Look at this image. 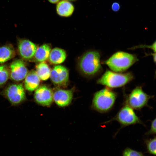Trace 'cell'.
<instances>
[{
    "label": "cell",
    "instance_id": "obj_4",
    "mask_svg": "<svg viewBox=\"0 0 156 156\" xmlns=\"http://www.w3.org/2000/svg\"><path fill=\"white\" fill-rule=\"evenodd\" d=\"M134 79L131 73H120L107 70L97 81V83L109 88L120 87L132 81Z\"/></svg>",
    "mask_w": 156,
    "mask_h": 156
},
{
    "label": "cell",
    "instance_id": "obj_22",
    "mask_svg": "<svg viewBox=\"0 0 156 156\" xmlns=\"http://www.w3.org/2000/svg\"><path fill=\"white\" fill-rule=\"evenodd\" d=\"M148 49L152 50L154 53H156V40L150 45L141 44L135 46L133 49Z\"/></svg>",
    "mask_w": 156,
    "mask_h": 156
},
{
    "label": "cell",
    "instance_id": "obj_15",
    "mask_svg": "<svg viewBox=\"0 0 156 156\" xmlns=\"http://www.w3.org/2000/svg\"><path fill=\"white\" fill-rule=\"evenodd\" d=\"M66 57V53L64 50L56 47L51 50L49 58L51 63L59 64L64 62Z\"/></svg>",
    "mask_w": 156,
    "mask_h": 156
},
{
    "label": "cell",
    "instance_id": "obj_2",
    "mask_svg": "<svg viewBox=\"0 0 156 156\" xmlns=\"http://www.w3.org/2000/svg\"><path fill=\"white\" fill-rule=\"evenodd\" d=\"M117 95L115 92L107 87L97 91L93 95L91 108L100 113L107 112L113 107Z\"/></svg>",
    "mask_w": 156,
    "mask_h": 156
},
{
    "label": "cell",
    "instance_id": "obj_3",
    "mask_svg": "<svg viewBox=\"0 0 156 156\" xmlns=\"http://www.w3.org/2000/svg\"><path fill=\"white\" fill-rule=\"evenodd\" d=\"M138 60L135 55L120 51L113 54L105 63L112 71L122 72L127 70Z\"/></svg>",
    "mask_w": 156,
    "mask_h": 156
},
{
    "label": "cell",
    "instance_id": "obj_12",
    "mask_svg": "<svg viewBox=\"0 0 156 156\" xmlns=\"http://www.w3.org/2000/svg\"><path fill=\"white\" fill-rule=\"evenodd\" d=\"M73 94L71 90L57 89L53 93V100L58 106L65 107L71 103Z\"/></svg>",
    "mask_w": 156,
    "mask_h": 156
},
{
    "label": "cell",
    "instance_id": "obj_16",
    "mask_svg": "<svg viewBox=\"0 0 156 156\" xmlns=\"http://www.w3.org/2000/svg\"><path fill=\"white\" fill-rule=\"evenodd\" d=\"M51 50L50 46L47 44H44L37 48L34 57L37 61L43 62L49 57Z\"/></svg>",
    "mask_w": 156,
    "mask_h": 156
},
{
    "label": "cell",
    "instance_id": "obj_24",
    "mask_svg": "<svg viewBox=\"0 0 156 156\" xmlns=\"http://www.w3.org/2000/svg\"><path fill=\"white\" fill-rule=\"evenodd\" d=\"M111 8L112 10L114 12H117L120 9V6L119 3L117 2H115L112 5Z\"/></svg>",
    "mask_w": 156,
    "mask_h": 156
},
{
    "label": "cell",
    "instance_id": "obj_8",
    "mask_svg": "<svg viewBox=\"0 0 156 156\" xmlns=\"http://www.w3.org/2000/svg\"><path fill=\"white\" fill-rule=\"evenodd\" d=\"M10 77L15 81L18 82L25 79L28 73L24 62L20 59L13 61L10 66Z\"/></svg>",
    "mask_w": 156,
    "mask_h": 156
},
{
    "label": "cell",
    "instance_id": "obj_10",
    "mask_svg": "<svg viewBox=\"0 0 156 156\" xmlns=\"http://www.w3.org/2000/svg\"><path fill=\"white\" fill-rule=\"evenodd\" d=\"M35 90L34 94L35 101L43 106H50L53 100V92L51 89L43 85L38 87Z\"/></svg>",
    "mask_w": 156,
    "mask_h": 156
},
{
    "label": "cell",
    "instance_id": "obj_17",
    "mask_svg": "<svg viewBox=\"0 0 156 156\" xmlns=\"http://www.w3.org/2000/svg\"><path fill=\"white\" fill-rule=\"evenodd\" d=\"M15 50L11 45H6L0 47V64L3 63L14 57Z\"/></svg>",
    "mask_w": 156,
    "mask_h": 156
},
{
    "label": "cell",
    "instance_id": "obj_5",
    "mask_svg": "<svg viewBox=\"0 0 156 156\" xmlns=\"http://www.w3.org/2000/svg\"><path fill=\"white\" fill-rule=\"evenodd\" d=\"M153 97V96L145 93L141 86H138L133 89L127 96L125 103L133 109L140 110L144 107H149L148 101Z\"/></svg>",
    "mask_w": 156,
    "mask_h": 156
},
{
    "label": "cell",
    "instance_id": "obj_27",
    "mask_svg": "<svg viewBox=\"0 0 156 156\" xmlns=\"http://www.w3.org/2000/svg\"><path fill=\"white\" fill-rule=\"evenodd\" d=\"M69 1H75L77 0H65Z\"/></svg>",
    "mask_w": 156,
    "mask_h": 156
},
{
    "label": "cell",
    "instance_id": "obj_18",
    "mask_svg": "<svg viewBox=\"0 0 156 156\" xmlns=\"http://www.w3.org/2000/svg\"><path fill=\"white\" fill-rule=\"evenodd\" d=\"M36 71L41 80L45 81L50 77V69L48 65L44 62H41L37 66Z\"/></svg>",
    "mask_w": 156,
    "mask_h": 156
},
{
    "label": "cell",
    "instance_id": "obj_14",
    "mask_svg": "<svg viewBox=\"0 0 156 156\" xmlns=\"http://www.w3.org/2000/svg\"><path fill=\"white\" fill-rule=\"evenodd\" d=\"M74 7L70 1L65 0L60 1L57 3L56 11L57 14L63 17L70 16L74 10Z\"/></svg>",
    "mask_w": 156,
    "mask_h": 156
},
{
    "label": "cell",
    "instance_id": "obj_11",
    "mask_svg": "<svg viewBox=\"0 0 156 156\" xmlns=\"http://www.w3.org/2000/svg\"><path fill=\"white\" fill-rule=\"evenodd\" d=\"M37 48L34 43L28 40H21L18 43V49L19 54L25 60L32 58L34 56Z\"/></svg>",
    "mask_w": 156,
    "mask_h": 156
},
{
    "label": "cell",
    "instance_id": "obj_19",
    "mask_svg": "<svg viewBox=\"0 0 156 156\" xmlns=\"http://www.w3.org/2000/svg\"><path fill=\"white\" fill-rule=\"evenodd\" d=\"M145 142L148 152L156 156V136L146 140Z\"/></svg>",
    "mask_w": 156,
    "mask_h": 156
},
{
    "label": "cell",
    "instance_id": "obj_25",
    "mask_svg": "<svg viewBox=\"0 0 156 156\" xmlns=\"http://www.w3.org/2000/svg\"><path fill=\"white\" fill-rule=\"evenodd\" d=\"M146 55H151L153 57V61L156 65V53H151L146 54Z\"/></svg>",
    "mask_w": 156,
    "mask_h": 156
},
{
    "label": "cell",
    "instance_id": "obj_1",
    "mask_svg": "<svg viewBox=\"0 0 156 156\" xmlns=\"http://www.w3.org/2000/svg\"><path fill=\"white\" fill-rule=\"evenodd\" d=\"M100 57V53L96 50H90L83 54L79 62L81 72L89 77H94L99 74L102 70Z\"/></svg>",
    "mask_w": 156,
    "mask_h": 156
},
{
    "label": "cell",
    "instance_id": "obj_20",
    "mask_svg": "<svg viewBox=\"0 0 156 156\" xmlns=\"http://www.w3.org/2000/svg\"><path fill=\"white\" fill-rule=\"evenodd\" d=\"M10 72L5 65H0V86L4 85L10 77Z\"/></svg>",
    "mask_w": 156,
    "mask_h": 156
},
{
    "label": "cell",
    "instance_id": "obj_23",
    "mask_svg": "<svg viewBox=\"0 0 156 156\" xmlns=\"http://www.w3.org/2000/svg\"><path fill=\"white\" fill-rule=\"evenodd\" d=\"M154 134H156V118L151 122L150 129L146 133L147 135Z\"/></svg>",
    "mask_w": 156,
    "mask_h": 156
},
{
    "label": "cell",
    "instance_id": "obj_6",
    "mask_svg": "<svg viewBox=\"0 0 156 156\" xmlns=\"http://www.w3.org/2000/svg\"><path fill=\"white\" fill-rule=\"evenodd\" d=\"M114 120L119 122L122 127L137 124L144 125L143 122L136 114L133 109L125 103L116 115L105 123Z\"/></svg>",
    "mask_w": 156,
    "mask_h": 156
},
{
    "label": "cell",
    "instance_id": "obj_9",
    "mask_svg": "<svg viewBox=\"0 0 156 156\" xmlns=\"http://www.w3.org/2000/svg\"><path fill=\"white\" fill-rule=\"evenodd\" d=\"M50 78L55 85L59 86H65L68 80V70L64 66H56L51 70Z\"/></svg>",
    "mask_w": 156,
    "mask_h": 156
},
{
    "label": "cell",
    "instance_id": "obj_26",
    "mask_svg": "<svg viewBox=\"0 0 156 156\" xmlns=\"http://www.w3.org/2000/svg\"><path fill=\"white\" fill-rule=\"evenodd\" d=\"M48 1L51 3L53 4L57 3L60 0H48Z\"/></svg>",
    "mask_w": 156,
    "mask_h": 156
},
{
    "label": "cell",
    "instance_id": "obj_7",
    "mask_svg": "<svg viewBox=\"0 0 156 156\" xmlns=\"http://www.w3.org/2000/svg\"><path fill=\"white\" fill-rule=\"evenodd\" d=\"M12 106L18 105L26 99L25 88L21 83L9 85L1 92Z\"/></svg>",
    "mask_w": 156,
    "mask_h": 156
},
{
    "label": "cell",
    "instance_id": "obj_13",
    "mask_svg": "<svg viewBox=\"0 0 156 156\" xmlns=\"http://www.w3.org/2000/svg\"><path fill=\"white\" fill-rule=\"evenodd\" d=\"M25 79L24 87L26 90L31 92L38 87L40 79L36 71L32 70L28 73Z\"/></svg>",
    "mask_w": 156,
    "mask_h": 156
},
{
    "label": "cell",
    "instance_id": "obj_21",
    "mask_svg": "<svg viewBox=\"0 0 156 156\" xmlns=\"http://www.w3.org/2000/svg\"><path fill=\"white\" fill-rule=\"evenodd\" d=\"M122 156H145L141 152L127 148L123 151Z\"/></svg>",
    "mask_w": 156,
    "mask_h": 156
}]
</instances>
